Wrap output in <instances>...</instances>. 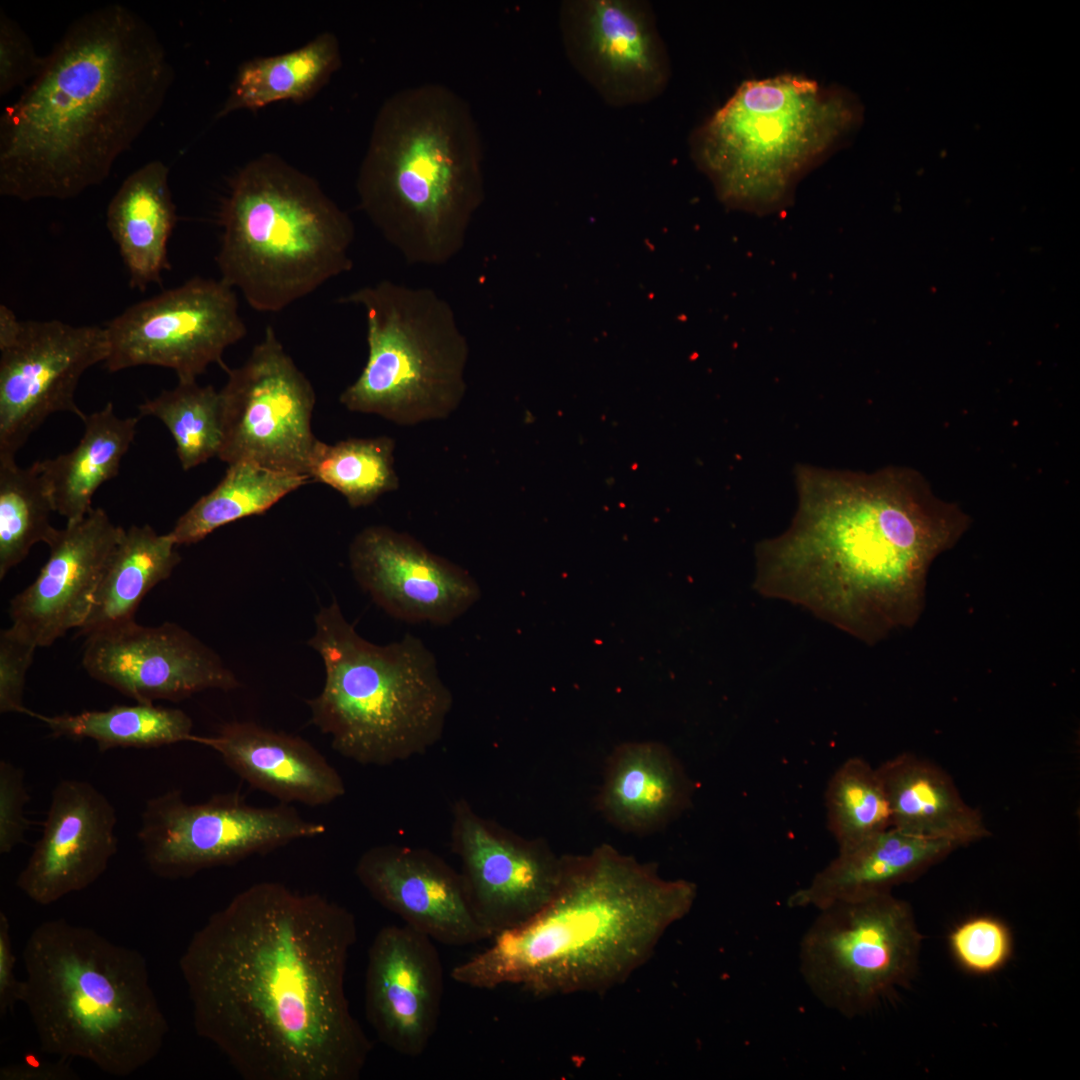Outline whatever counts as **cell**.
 <instances>
[{
    "instance_id": "6",
    "label": "cell",
    "mask_w": 1080,
    "mask_h": 1080,
    "mask_svg": "<svg viewBox=\"0 0 1080 1080\" xmlns=\"http://www.w3.org/2000/svg\"><path fill=\"white\" fill-rule=\"evenodd\" d=\"M21 1003L40 1049L127 1077L152 1062L169 1032L145 957L65 919L37 925L23 949Z\"/></svg>"
},
{
    "instance_id": "19",
    "label": "cell",
    "mask_w": 1080,
    "mask_h": 1080,
    "mask_svg": "<svg viewBox=\"0 0 1080 1080\" xmlns=\"http://www.w3.org/2000/svg\"><path fill=\"white\" fill-rule=\"evenodd\" d=\"M349 564L361 589L404 622L446 626L481 598L467 570L387 526L362 529L349 546Z\"/></svg>"
},
{
    "instance_id": "32",
    "label": "cell",
    "mask_w": 1080,
    "mask_h": 1080,
    "mask_svg": "<svg viewBox=\"0 0 1080 1080\" xmlns=\"http://www.w3.org/2000/svg\"><path fill=\"white\" fill-rule=\"evenodd\" d=\"M310 481L307 475L276 471L254 463L230 464L219 484L198 499L169 534L177 545L197 543L226 524L266 512Z\"/></svg>"
},
{
    "instance_id": "23",
    "label": "cell",
    "mask_w": 1080,
    "mask_h": 1080,
    "mask_svg": "<svg viewBox=\"0 0 1080 1080\" xmlns=\"http://www.w3.org/2000/svg\"><path fill=\"white\" fill-rule=\"evenodd\" d=\"M124 528L101 508L57 529L35 581L10 602L12 625L37 647H48L86 620Z\"/></svg>"
},
{
    "instance_id": "10",
    "label": "cell",
    "mask_w": 1080,
    "mask_h": 1080,
    "mask_svg": "<svg viewBox=\"0 0 1080 1080\" xmlns=\"http://www.w3.org/2000/svg\"><path fill=\"white\" fill-rule=\"evenodd\" d=\"M338 302L360 307L367 328L366 364L339 398L348 410L409 426L460 406L469 345L447 300L427 287L382 280Z\"/></svg>"
},
{
    "instance_id": "22",
    "label": "cell",
    "mask_w": 1080,
    "mask_h": 1080,
    "mask_svg": "<svg viewBox=\"0 0 1080 1080\" xmlns=\"http://www.w3.org/2000/svg\"><path fill=\"white\" fill-rule=\"evenodd\" d=\"M355 873L376 902L434 942L464 946L491 939L472 910L460 872L430 850L374 846L360 856Z\"/></svg>"
},
{
    "instance_id": "18",
    "label": "cell",
    "mask_w": 1080,
    "mask_h": 1080,
    "mask_svg": "<svg viewBox=\"0 0 1080 1080\" xmlns=\"http://www.w3.org/2000/svg\"><path fill=\"white\" fill-rule=\"evenodd\" d=\"M88 675L137 703L181 701L195 693L240 686L218 654L176 623L136 621L86 638Z\"/></svg>"
},
{
    "instance_id": "27",
    "label": "cell",
    "mask_w": 1080,
    "mask_h": 1080,
    "mask_svg": "<svg viewBox=\"0 0 1080 1080\" xmlns=\"http://www.w3.org/2000/svg\"><path fill=\"white\" fill-rule=\"evenodd\" d=\"M876 769L888 800L891 827L957 847L990 835L980 811L963 800L950 776L935 764L905 753Z\"/></svg>"
},
{
    "instance_id": "1",
    "label": "cell",
    "mask_w": 1080,
    "mask_h": 1080,
    "mask_svg": "<svg viewBox=\"0 0 1080 1080\" xmlns=\"http://www.w3.org/2000/svg\"><path fill=\"white\" fill-rule=\"evenodd\" d=\"M354 915L317 893L255 883L179 960L195 1031L245 1080H357L372 1046L345 993Z\"/></svg>"
},
{
    "instance_id": "31",
    "label": "cell",
    "mask_w": 1080,
    "mask_h": 1080,
    "mask_svg": "<svg viewBox=\"0 0 1080 1080\" xmlns=\"http://www.w3.org/2000/svg\"><path fill=\"white\" fill-rule=\"evenodd\" d=\"M340 65L339 42L330 32H323L292 51L244 61L216 118L239 110H258L280 101L308 100Z\"/></svg>"
},
{
    "instance_id": "29",
    "label": "cell",
    "mask_w": 1080,
    "mask_h": 1080,
    "mask_svg": "<svg viewBox=\"0 0 1080 1080\" xmlns=\"http://www.w3.org/2000/svg\"><path fill=\"white\" fill-rule=\"evenodd\" d=\"M139 417H118L113 404L86 414L83 435L71 451L36 461L49 488L55 511L75 523L92 508L97 489L118 474L130 448Z\"/></svg>"
},
{
    "instance_id": "20",
    "label": "cell",
    "mask_w": 1080,
    "mask_h": 1080,
    "mask_svg": "<svg viewBox=\"0 0 1080 1080\" xmlns=\"http://www.w3.org/2000/svg\"><path fill=\"white\" fill-rule=\"evenodd\" d=\"M364 991L366 1019L379 1041L403 1056L423 1054L437 1030L444 991L434 941L406 924L382 927L368 950Z\"/></svg>"
},
{
    "instance_id": "28",
    "label": "cell",
    "mask_w": 1080,
    "mask_h": 1080,
    "mask_svg": "<svg viewBox=\"0 0 1080 1080\" xmlns=\"http://www.w3.org/2000/svg\"><path fill=\"white\" fill-rule=\"evenodd\" d=\"M169 169L160 160L132 172L108 204L106 224L129 274V285L145 291L160 283L170 268L167 246L177 221L168 183Z\"/></svg>"
},
{
    "instance_id": "37",
    "label": "cell",
    "mask_w": 1080,
    "mask_h": 1080,
    "mask_svg": "<svg viewBox=\"0 0 1080 1080\" xmlns=\"http://www.w3.org/2000/svg\"><path fill=\"white\" fill-rule=\"evenodd\" d=\"M825 805L828 827L839 851L891 827L889 804L877 769L859 757L846 760L834 772Z\"/></svg>"
},
{
    "instance_id": "9",
    "label": "cell",
    "mask_w": 1080,
    "mask_h": 1080,
    "mask_svg": "<svg viewBox=\"0 0 1080 1080\" xmlns=\"http://www.w3.org/2000/svg\"><path fill=\"white\" fill-rule=\"evenodd\" d=\"M849 91L783 74L742 83L690 138L691 156L727 204L764 212L862 121Z\"/></svg>"
},
{
    "instance_id": "35",
    "label": "cell",
    "mask_w": 1080,
    "mask_h": 1080,
    "mask_svg": "<svg viewBox=\"0 0 1080 1080\" xmlns=\"http://www.w3.org/2000/svg\"><path fill=\"white\" fill-rule=\"evenodd\" d=\"M394 449V440L387 436L350 438L332 445L321 441L310 478L337 490L353 508L370 505L399 486Z\"/></svg>"
},
{
    "instance_id": "33",
    "label": "cell",
    "mask_w": 1080,
    "mask_h": 1080,
    "mask_svg": "<svg viewBox=\"0 0 1080 1080\" xmlns=\"http://www.w3.org/2000/svg\"><path fill=\"white\" fill-rule=\"evenodd\" d=\"M41 720L54 737L92 739L102 752L113 748H156L194 741L193 722L178 708L154 704L114 705L107 710L45 716Z\"/></svg>"
},
{
    "instance_id": "36",
    "label": "cell",
    "mask_w": 1080,
    "mask_h": 1080,
    "mask_svg": "<svg viewBox=\"0 0 1080 1080\" xmlns=\"http://www.w3.org/2000/svg\"><path fill=\"white\" fill-rule=\"evenodd\" d=\"M140 416L158 418L171 433L180 465L187 471L218 456L222 441L220 391L196 380L178 381L139 407Z\"/></svg>"
},
{
    "instance_id": "12",
    "label": "cell",
    "mask_w": 1080,
    "mask_h": 1080,
    "mask_svg": "<svg viewBox=\"0 0 1080 1080\" xmlns=\"http://www.w3.org/2000/svg\"><path fill=\"white\" fill-rule=\"evenodd\" d=\"M325 831L324 824L305 819L284 803L252 806L239 793L189 803L173 789L145 803L137 837L154 875L180 879Z\"/></svg>"
},
{
    "instance_id": "44",
    "label": "cell",
    "mask_w": 1080,
    "mask_h": 1080,
    "mask_svg": "<svg viewBox=\"0 0 1080 1080\" xmlns=\"http://www.w3.org/2000/svg\"><path fill=\"white\" fill-rule=\"evenodd\" d=\"M24 321L6 305L0 306V350L11 346L20 336Z\"/></svg>"
},
{
    "instance_id": "16",
    "label": "cell",
    "mask_w": 1080,
    "mask_h": 1080,
    "mask_svg": "<svg viewBox=\"0 0 1080 1080\" xmlns=\"http://www.w3.org/2000/svg\"><path fill=\"white\" fill-rule=\"evenodd\" d=\"M0 352V455L15 456L50 415L84 419L76 389L89 368L105 362L108 340L104 327L29 320Z\"/></svg>"
},
{
    "instance_id": "8",
    "label": "cell",
    "mask_w": 1080,
    "mask_h": 1080,
    "mask_svg": "<svg viewBox=\"0 0 1080 1080\" xmlns=\"http://www.w3.org/2000/svg\"><path fill=\"white\" fill-rule=\"evenodd\" d=\"M220 279L279 312L352 269V219L308 174L262 154L232 178L219 212Z\"/></svg>"
},
{
    "instance_id": "2",
    "label": "cell",
    "mask_w": 1080,
    "mask_h": 1080,
    "mask_svg": "<svg viewBox=\"0 0 1080 1080\" xmlns=\"http://www.w3.org/2000/svg\"><path fill=\"white\" fill-rule=\"evenodd\" d=\"M791 527L756 548L754 588L874 644L916 623L932 562L970 518L917 471L796 469Z\"/></svg>"
},
{
    "instance_id": "17",
    "label": "cell",
    "mask_w": 1080,
    "mask_h": 1080,
    "mask_svg": "<svg viewBox=\"0 0 1080 1080\" xmlns=\"http://www.w3.org/2000/svg\"><path fill=\"white\" fill-rule=\"evenodd\" d=\"M451 845L472 910L491 938L530 920L557 889L562 855L482 817L463 798L452 807Z\"/></svg>"
},
{
    "instance_id": "11",
    "label": "cell",
    "mask_w": 1080,
    "mask_h": 1080,
    "mask_svg": "<svg viewBox=\"0 0 1080 1080\" xmlns=\"http://www.w3.org/2000/svg\"><path fill=\"white\" fill-rule=\"evenodd\" d=\"M818 911L800 941L799 967L825 1007L855 1017L913 979L922 936L906 901L885 893Z\"/></svg>"
},
{
    "instance_id": "7",
    "label": "cell",
    "mask_w": 1080,
    "mask_h": 1080,
    "mask_svg": "<svg viewBox=\"0 0 1080 1080\" xmlns=\"http://www.w3.org/2000/svg\"><path fill=\"white\" fill-rule=\"evenodd\" d=\"M308 645L325 667L322 691L307 701L311 722L340 755L386 766L424 754L441 739L453 696L420 638L371 643L334 600L316 614Z\"/></svg>"
},
{
    "instance_id": "39",
    "label": "cell",
    "mask_w": 1080,
    "mask_h": 1080,
    "mask_svg": "<svg viewBox=\"0 0 1080 1080\" xmlns=\"http://www.w3.org/2000/svg\"><path fill=\"white\" fill-rule=\"evenodd\" d=\"M37 645L11 625L0 633V712H31L23 704L26 675Z\"/></svg>"
},
{
    "instance_id": "30",
    "label": "cell",
    "mask_w": 1080,
    "mask_h": 1080,
    "mask_svg": "<svg viewBox=\"0 0 1080 1080\" xmlns=\"http://www.w3.org/2000/svg\"><path fill=\"white\" fill-rule=\"evenodd\" d=\"M176 546L169 533L158 534L148 524L124 529L78 635L88 638L135 622L146 594L180 563Z\"/></svg>"
},
{
    "instance_id": "41",
    "label": "cell",
    "mask_w": 1080,
    "mask_h": 1080,
    "mask_svg": "<svg viewBox=\"0 0 1080 1080\" xmlns=\"http://www.w3.org/2000/svg\"><path fill=\"white\" fill-rule=\"evenodd\" d=\"M29 794L24 783L23 771L14 764L0 762V853H10L22 843L29 821L24 807Z\"/></svg>"
},
{
    "instance_id": "4",
    "label": "cell",
    "mask_w": 1080,
    "mask_h": 1080,
    "mask_svg": "<svg viewBox=\"0 0 1080 1080\" xmlns=\"http://www.w3.org/2000/svg\"><path fill=\"white\" fill-rule=\"evenodd\" d=\"M696 897L695 883L666 879L656 864L610 844L562 855L560 880L546 906L491 938L451 977L476 989L517 986L541 998L603 993L650 959Z\"/></svg>"
},
{
    "instance_id": "26",
    "label": "cell",
    "mask_w": 1080,
    "mask_h": 1080,
    "mask_svg": "<svg viewBox=\"0 0 1080 1080\" xmlns=\"http://www.w3.org/2000/svg\"><path fill=\"white\" fill-rule=\"evenodd\" d=\"M955 844L914 836L894 827L838 855L805 887L793 892L788 906L822 908L830 903L891 893L916 878L953 850Z\"/></svg>"
},
{
    "instance_id": "5",
    "label": "cell",
    "mask_w": 1080,
    "mask_h": 1080,
    "mask_svg": "<svg viewBox=\"0 0 1080 1080\" xmlns=\"http://www.w3.org/2000/svg\"><path fill=\"white\" fill-rule=\"evenodd\" d=\"M356 190L364 214L407 263L452 260L485 198L482 139L469 104L433 83L390 96L376 115Z\"/></svg>"
},
{
    "instance_id": "15",
    "label": "cell",
    "mask_w": 1080,
    "mask_h": 1080,
    "mask_svg": "<svg viewBox=\"0 0 1080 1080\" xmlns=\"http://www.w3.org/2000/svg\"><path fill=\"white\" fill-rule=\"evenodd\" d=\"M559 23L569 62L608 104L647 103L666 89L670 59L649 3L567 0Z\"/></svg>"
},
{
    "instance_id": "13",
    "label": "cell",
    "mask_w": 1080,
    "mask_h": 1080,
    "mask_svg": "<svg viewBox=\"0 0 1080 1080\" xmlns=\"http://www.w3.org/2000/svg\"><path fill=\"white\" fill-rule=\"evenodd\" d=\"M220 390L222 441L228 465L254 463L310 477L320 444L312 430L314 388L268 325L239 367L227 369Z\"/></svg>"
},
{
    "instance_id": "40",
    "label": "cell",
    "mask_w": 1080,
    "mask_h": 1080,
    "mask_svg": "<svg viewBox=\"0 0 1080 1080\" xmlns=\"http://www.w3.org/2000/svg\"><path fill=\"white\" fill-rule=\"evenodd\" d=\"M44 57L16 21L0 13V95L29 82L39 73Z\"/></svg>"
},
{
    "instance_id": "34",
    "label": "cell",
    "mask_w": 1080,
    "mask_h": 1080,
    "mask_svg": "<svg viewBox=\"0 0 1080 1080\" xmlns=\"http://www.w3.org/2000/svg\"><path fill=\"white\" fill-rule=\"evenodd\" d=\"M52 512L55 506L37 462L22 468L15 456L0 455L1 579L33 545L49 543L57 530L49 521Z\"/></svg>"
},
{
    "instance_id": "21",
    "label": "cell",
    "mask_w": 1080,
    "mask_h": 1080,
    "mask_svg": "<svg viewBox=\"0 0 1080 1080\" xmlns=\"http://www.w3.org/2000/svg\"><path fill=\"white\" fill-rule=\"evenodd\" d=\"M113 804L94 785L63 779L53 789L42 833L16 886L39 905L86 889L118 850Z\"/></svg>"
},
{
    "instance_id": "43",
    "label": "cell",
    "mask_w": 1080,
    "mask_h": 1080,
    "mask_svg": "<svg viewBox=\"0 0 1080 1080\" xmlns=\"http://www.w3.org/2000/svg\"><path fill=\"white\" fill-rule=\"evenodd\" d=\"M79 1074L70 1060L56 1061L22 1060L9 1063L0 1069V1080H78Z\"/></svg>"
},
{
    "instance_id": "3",
    "label": "cell",
    "mask_w": 1080,
    "mask_h": 1080,
    "mask_svg": "<svg viewBox=\"0 0 1080 1080\" xmlns=\"http://www.w3.org/2000/svg\"><path fill=\"white\" fill-rule=\"evenodd\" d=\"M174 78L155 29L109 4L74 20L0 118V194L65 200L101 184Z\"/></svg>"
},
{
    "instance_id": "14",
    "label": "cell",
    "mask_w": 1080,
    "mask_h": 1080,
    "mask_svg": "<svg viewBox=\"0 0 1080 1080\" xmlns=\"http://www.w3.org/2000/svg\"><path fill=\"white\" fill-rule=\"evenodd\" d=\"M110 372L136 366L172 369L196 380L247 334L235 289L221 279L193 277L140 301L104 327Z\"/></svg>"
},
{
    "instance_id": "38",
    "label": "cell",
    "mask_w": 1080,
    "mask_h": 1080,
    "mask_svg": "<svg viewBox=\"0 0 1080 1080\" xmlns=\"http://www.w3.org/2000/svg\"><path fill=\"white\" fill-rule=\"evenodd\" d=\"M956 963L973 975H990L1011 959L1013 937L1009 927L991 915L972 916L956 925L948 936Z\"/></svg>"
},
{
    "instance_id": "25",
    "label": "cell",
    "mask_w": 1080,
    "mask_h": 1080,
    "mask_svg": "<svg viewBox=\"0 0 1080 1080\" xmlns=\"http://www.w3.org/2000/svg\"><path fill=\"white\" fill-rule=\"evenodd\" d=\"M693 793V781L667 745L626 741L607 756L595 804L616 829L648 835L687 810Z\"/></svg>"
},
{
    "instance_id": "42",
    "label": "cell",
    "mask_w": 1080,
    "mask_h": 1080,
    "mask_svg": "<svg viewBox=\"0 0 1080 1080\" xmlns=\"http://www.w3.org/2000/svg\"><path fill=\"white\" fill-rule=\"evenodd\" d=\"M16 958L10 934V922L0 912V1015L5 1017L21 1002L23 982L15 974Z\"/></svg>"
},
{
    "instance_id": "24",
    "label": "cell",
    "mask_w": 1080,
    "mask_h": 1080,
    "mask_svg": "<svg viewBox=\"0 0 1080 1080\" xmlns=\"http://www.w3.org/2000/svg\"><path fill=\"white\" fill-rule=\"evenodd\" d=\"M217 752L251 787L282 803L324 806L345 794L337 770L308 741L250 721L223 724L209 737H195Z\"/></svg>"
}]
</instances>
